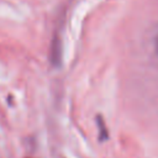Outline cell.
I'll return each mask as SVG.
<instances>
[{
  "label": "cell",
  "mask_w": 158,
  "mask_h": 158,
  "mask_svg": "<svg viewBox=\"0 0 158 158\" xmlns=\"http://www.w3.org/2000/svg\"><path fill=\"white\" fill-rule=\"evenodd\" d=\"M98 125L100 127V139L104 141V139L107 138V130L105 128V123H104V121H102V118L100 116L98 117Z\"/></svg>",
  "instance_id": "6da1fadb"
},
{
  "label": "cell",
  "mask_w": 158,
  "mask_h": 158,
  "mask_svg": "<svg viewBox=\"0 0 158 158\" xmlns=\"http://www.w3.org/2000/svg\"><path fill=\"white\" fill-rule=\"evenodd\" d=\"M156 49H157V53H158V36H157V40H156Z\"/></svg>",
  "instance_id": "7a4b0ae2"
}]
</instances>
